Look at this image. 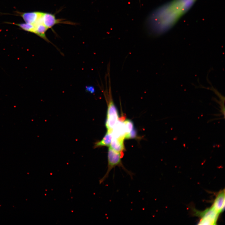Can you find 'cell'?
Listing matches in <instances>:
<instances>
[{
	"label": "cell",
	"mask_w": 225,
	"mask_h": 225,
	"mask_svg": "<svg viewBox=\"0 0 225 225\" xmlns=\"http://www.w3.org/2000/svg\"><path fill=\"white\" fill-rule=\"evenodd\" d=\"M196 0H172L157 8L147 20L148 29L158 36L172 28L192 6Z\"/></svg>",
	"instance_id": "6da1fadb"
},
{
	"label": "cell",
	"mask_w": 225,
	"mask_h": 225,
	"mask_svg": "<svg viewBox=\"0 0 225 225\" xmlns=\"http://www.w3.org/2000/svg\"><path fill=\"white\" fill-rule=\"evenodd\" d=\"M123 154L122 152H117L110 147L108 148V168L106 172L103 177L99 180V183H102L107 178L112 170L116 166L121 167L132 178L133 174L127 170L123 165L121 158Z\"/></svg>",
	"instance_id": "7a4b0ae2"
},
{
	"label": "cell",
	"mask_w": 225,
	"mask_h": 225,
	"mask_svg": "<svg viewBox=\"0 0 225 225\" xmlns=\"http://www.w3.org/2000/svg\"><path fill=\"white\" fill-rule=\"evenodd\" d=\"M199 213L201 218L198 224L200 225L216 224L220 214L214 210L211 207Z\"/></svg>",
	"instance_id": "3957f363"
},
{
	"label": "cell",
	"mask_w": 225,
	"mask_h": 225,
	"mask_svg": "<svg viewBox=\"0 0 225 225\" xmlns=\"http://www.w3.org/2000/svg\"><path fill=\"white\" fill-rule=\"evenodd\" d=\"M17 15L22 18L26 23L34 24L42 16L43 12L34 11L28 12H17Z\"/></svg>",
	"instance_id": "277c9868"
},
{
	"label": "cell",
	"mask_w": 225,
	"mask_h": 225,
	"mask_svg": "<svg viewBox=\"0 0 225 225\" xmlns=\"http://www.w3.org/2000/svg\"><path fill=\"white\" fill-rule=\"evenodd\" d=\"M42 19L44 24L48 29L56 24L66 23L65 22H63L62 20L56 19L54 15L48 12H43Z\"/></svg>",
	"instance_id": "5b68a950"
},
{
	"label": "cell",
	"mask_w": 225,
	"mask_h": 225,
	"mask_svg": "<svg viewBox=\"0 0 225 225\" xmlns=\"http://www.w3.org/2000/svg\"><path fill=\"white\" fill-rule=\"evenodd\" d=\"M224 207L225 192L224 189L218 193L211 207L216 212L220 214L224 210Z\"/></svg>",
	"instance_id": "8992f818"
},
{
	"label": "cell",
	"mask_w": 225,
	"mask_h": 225,
	"mask_svg": "<svg viewBox=\"0 0 225 225\" xmlns=\"http://www.w3.org/2000/svg\"><path fill=\"white\" fill-rule=\"evenodd\" d=\"M33 24L35 27L34 34L44 39L47 42L52 44L46 36V32L48 29L45 26L43 22L42 16L36 22Z\"/></svg>",
	"instance_id": "52a82bcc"
},
{
	"label": "cell",
	"mask_w": 225,
	"mask_h": 225,
	"mask_svg": "<svg viewBox=\"0 0 225 225\" xmlns=\"http://www.w3.org/2000/svg\"><path fill=\"white\" fill-rule=\"evenodd\" d=\"M124 136L118 138H112L110 147L114 151L119 152H123L125 150L123 144Z\"/></svg>",
	"instance_id": "ba28073f"
},
{
	"label": "cell",
	"mask_w": 225,
	"mask_h": 225,
	"mask_svg": "<svg viewBox=\"0 0 225 225\" xmlns=\"http://www.w3.org/2000/svg\"><path fill=\"white\" fill-rule=\"evenodd\" d=\"M112 138V136L111 132L108 130L102 139L101 141L95 143L94 148L104 146H110Z\"/></svg>",
	"instance_id": "9c48e42d"
},
{
	"label": "cell",
	"mask_w": 225,
	"mask_h": 225,
	"mask_svg": "<svg viewBox=\"0 0 225 225\" xmlns=\"http://www.w3.org/2000/svg\"><path fill=\"white\" fill-rule=\"evenodd\" d=\"M7 23L13 24L19 27L22 29L26 31L34 34L35 27L34 25L25 22V23H17L7 22Z\"/></svg>",
	"instance_id": "30bf717a"
},
{
	"label": "cell",
	"mask_w": 225,
	"mask_h": 225,
	"mask_svg": "<svg viewBox=\"0 0 225 225\" xmlns=\"http://www.w3.org/2000/svg\"><path fill=\"white\" fill-rule=\"evenodd\" d=\"M126 134L131 132L134 128L133 124L132 121L127 120L123 122Z\"/></svg>",
	"instance_id": "8fae6325"
},
{
	"label": "cell",
	"mask_w": 225,
	"mask_h": 225,
	"mask_svg": "<svg viewBox=\"0 0 225 225\" xmlns=\"http://www.w3.org/2000/svg\"><path fill=\"white\" fill-rule=\"evenodd\" d=\"M137 133L136 130L133 128L129 132L127 133L125 136V139L133 138L137 136Z\"/></svg>",
	"instance_id": "7c38bea8"
}]
</instances>
